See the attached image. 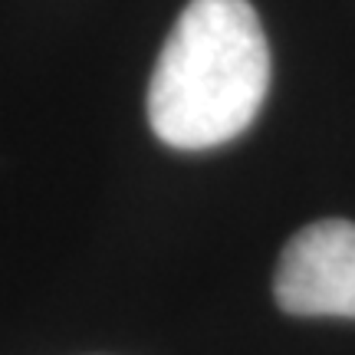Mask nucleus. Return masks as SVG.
<instances>
[{
  "label": "nucleus",
  "instance_id": "nucleus-1",
  "mask_svg": "<svg viewBox=\"0 0 355 355\" xmlns=\"http://www.w3.org/2000/svg\"><path fill=\"white\" fill-rule=\"evenodd\" d=\"M270 89V46L250 0H191L168 33L148 86V122L181 152L250 128Z\"/></svg>",
  "mask_w": 355,
  "mask_h": 355
},
{
  "label": "nucleus",
  "instance_id": "nucleus-2",
  "mask_svg": "<svg viewBox=\"0 0 355 355\" xmlns=\"http://www.w3.org/2000/svg\"><path fill=\"white\" fill-rule=\"evenodd\" d=\"M273 293L290 316L355 319L352 220H316L293 234L279 257Z\"/></svg>",
  "mask_w": 355,
  "mask_h": 355
}]
</instances>
